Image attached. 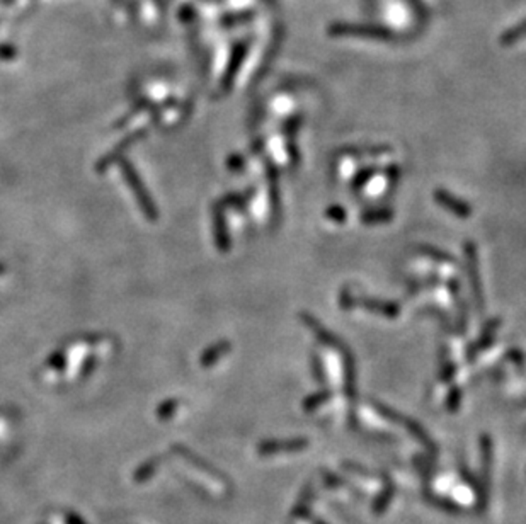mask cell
Instances as JSON below:
<instances>
[{"label": "cell", "instance_id": "obj_9", "mask_svg": "<svg viewBox=\"0 0 526 524\" xmlns=\"http://www.w3.org/2000/svg\"><path fill=\"white\" fill-rule=\"evenodd\" d=\"M375 174H377V169H366V170H361V172L358 174V176L354 177L353 184H351V188H353V191H359L363 188V186L366 184L368 179L373 177Z\"/></svg>", "mask_w": 526, "mask_h": 524}, {"label": "cell", "instance_id": "obj_8", "mask_svg": "<svg viewBox=\"0 0 526 524\" xmlns=\"http://www.w3.org/2000/svg\"><path fill=\"white\" fill-rule=\"evenodd\" d=\"M419 249H421L422 254H426V256H429V257H434V259H438V261H446V262H450V264H455V262H457L453 256H450V254H446V252H440V250H436L433 247H426V245H422V247H419Z\"/></svg>", "mask_w": 526, "mask_h": 524}, {"label": "cell", "instance_id": "obj_4", "mask_svg": "<svg viewBox=\"0 0 526 524\" xmlns=\"http://www.w3.org/2000/svg\"><path fill=\"white\" fill-rule=\"evenodd\" d=\"M356 303L361 305L363 308L370 310V312L380 313V315L387 317V319H395L401 313V305L395 303V301H380L375 300V298H358Z\"/></svg>", "mask_w": 526, "mask_h": 524}, {"label": "cell", "instance_id": "obj_3", "mask_svg": "<svg viewBox=\"0 0 526 524\" xmlns=\"http://www.w3.org/2000/svg\"><path fill=\"white\" fill-rule=\"evenodd\" d=\"M501 325V319H490L487 324H485L484 331H482L480 337L473 343L472 345L469 347V351H466V356H469V359H473L478 352L485 351V349L490 347V344H492L494 337H496V331L499 329Z\"/></svg>", "mask_w": 526, "mask_h": 524}, {"label": "cell", "instance_id": "obj_6", "mask_svg": "<svg viewBox=\"0 0 526 524\" xmlns=\"http://www.w3.org/2000/svg\"><path fill=\"white\" fill-rule=\"evenodd\" d=\"M342 152H349L346 155H354V157H365V155H383L382 152H389V146H370V149H358V146H349V149H344Z\"/></svg>", "mask_w": 526, "mask_h": 524}, {"label": "cell", "instance_id": "obj_11", "mask_svg": "<svg viewBox=\"0 0 526 524\" xmlns=\"http://www.w3.org/2000/svg\"><path fill=\"white\" fill-rule=\"evenodd\" d=\"M312 371H314L315 380H319V381L326 380V373H324V371H326V369H324V364L320 363L319 356L315 354V352H314V354H312Z\"/></svg>", "mask_w": 526, "mask_h": 524}, {"label": "cell", "instance_id": "obj_7", "mask_svg": "<svg viewBox=\"0 0 526 524\" xmlns=\"http://www.w3.org/2000/svg\"><path fill=\"white\" fill-rule=\"evenodd\" d=\"M326 216L331 218V220L334 221V223H344V221H346L347 214H346V212H344L342 206L332 205V206H329V208H327Z\"/></svg>", "mask_w": 526, "mask_h": 524}, {"label": "cell", "instance_id": "obj_5", "mask_svg": "<svg viewBox=\"0 0 526 524\" xmlns=\"http://www.w3.org/2000/svg\"><path fill=\"white\" fill-rule=\"evenodd\" d=\"M394 218V209L392 208H371L365 209L359 216L363 225H380V223H389Z\"/></svg>", "mask_w": 526, "mask_h": 524}, {"label": "cell", "instance_id": "obj_10", "mask_svg": "<svg viewBox=\"0 0 526 524\" xmlns=\"http://www.w3.org/2000/svg\"><path fill=\"white\" fill-rule=\"evenodd\" d=\"M354 301L356 300H354L353 293H351V289L344 288L341 291V295H339V307H341L342 310H351L356 307Z\"/></svg>", "mask_w": 526, "mask_h": 524}, {"label": "cell", "instance_id": "obj_2", "mask_svg": "<svg viewBox=\"0 0 526 524\" xmlns=\"http://www.w3.org/2000/svg\"><path fill=\"white\" fill-rule=\"evenodd\" d=\"M434 200H436L438 205H441L443 208L448 209L450 213H453L455 216L469 218L470 214H472V206H470L466 201L460 200V198L453 196V194L448 193V191L438 189L436 193H434Z\"/></svg>", "mask_w": 526, "mask_h": 524}, {"label": "cell", "instance_id": "obj_12", "mask_svg": "<svg viewBox=\"0 0 526 524\" xmlns=\"http://www.w3.org/2000/svg\"><path fill=\"white\" fill-rule=\"evenodd\" d=\"M455 373H457V366H455L452 361L446 359V363L441 366V378L446 380V381L452 380L455 376Z\"/></svg>", "mask_w": 526, "mask_h": 524}, {"label": "cell", "instance_id": "obj_1", "mask_svg": "<svg viewBox=\"0 0 526 524\" xmlns=\"http://www.w3.org/2000/svg\"><path fill=\"white\" fill-rule=\"evenodd\" d=\"M465 259H466V271H469V281L472 286V295L476 298V305L478 312L484 310V295H482V283L478 277V261H477V247L472 242H465Z\"/></svg>", "mask_w": 526, "mask_h": 524}]
</instances>
